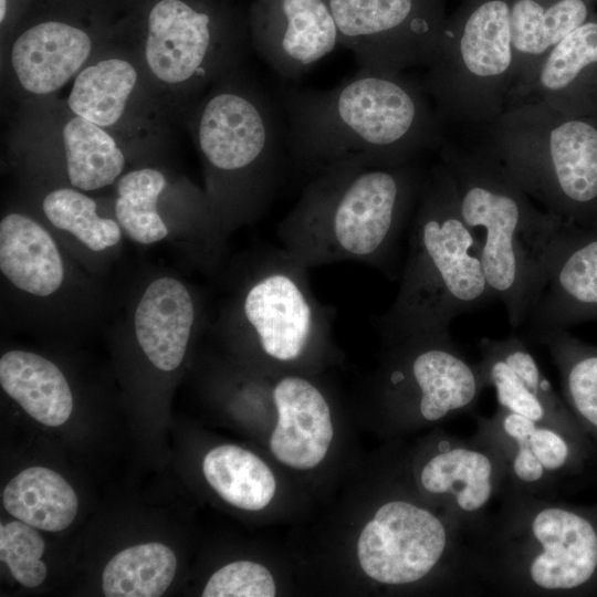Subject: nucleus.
<instances>
[{
    "label": "nucleus",
    "instance_id": "f257e3e1",
    "mask_svg": "<svg viewBox=\"0 0 597 597\" xmlns=\"http://www.w3.org/2000/svg\"><path fill=\"white\" fill-rule=\"evenodd\" d=\"M291 167L306 180L339 166L395 167L447 140L444 124L418 82L358 70L329 90L280 94Z\"/></svg>",
    "mask_w": 597,
    "mask_h": 597
},
{
    "label": "nucleus",
    "instance_id": "f03ea898",
    "mask_svg": "<svg viewBox=\"0 0 597 597\" xmlns=\"http://www.w3.org/2000/svg\"><path fill=\"white\" fill-rule=\"evenodd\" d=\"M199 153L217 241L259 218L290 165L285 121L244 64L203 94L185 125Z\"/></svg>",
    "mask_w": 597,
    "mask_h": 597
},
{
    "label": "nucleus",
    "instance_id": "7ed1b4c3",
    "mask_svg": "<svg viewBox=\"0 0 597 597\" xmlns=\"http://www.w3.org/2000/svg\"><path fill=\"white\" fill-rule=\"evenodd\" d=\"M426 171L339 166L306 180L277 227L282 248L307 269L345 260L381 266L408 228Z\"/></svg>",
    "mask_w": 597,
    "mask_h": 597
},
{
    "label": "nucleus",
    "instance_id": "20e7f679",
    "mask_svg": "<svg viewBox=\"0 0 597 597\" xmlns=\"http://www.w3.org/2000/svg\"><path fill=\"white\" fill-rule=\"evenodd\" d=\"M439 160L453 181L459 212L479 247L495 298L503 303L510 325L520 328L564 221L538 209L483 140L447 139Z\"/></svg>",
    "mask_w": 597,
    "mask_h": 597
},
{
    "label": "nucleus",
    "instance_id": "39448f33",
    "mask_svg": "<svg viewBox=\"0 0 597 597\" xmlns=\"http://www.w3.org/2000/svg\"><path fill=\"white\" fill-rule=\"evenodd\" d=\"M492 300L479 247L459 212L453 181L438 160L425 174L408 226L399 289L377 327L390 344L449 333L455 317Z\"/></svg>",
    "mask_w": 597,
    "mask_h": 597
},
{
    "label": "nucleus",
    "instance_id": "423d86ee",
    "mask_svg": "<svg viewBox=\"0 0 597 597\" xmlns=\"http://www.w3.org/2000/svg\"><path fill=\"white\" fill-rule=\"evenodd\" d=\"M121 34L138 54L172 124L186 122L251 48L248 13L229 0H130Z\"/></svg>",
    "mask_w": 597,
    "mask_h": 597
},
{
    "label": "nucleus",
    "instance_id": "0eeeda50",
    "mask_svg": "<svg viewBox=\"0 0 597 597\" xmlns=\"http://www.w3.org/2000/svg\"><path fill=\"white\" fill-rule=\"evenodd\" d=\"M483 128V142L531 199L564 223H597V116L527 97Z\"/></svg>",
    "mask_w": 597,
    "mask_h": 597
},
{
    "label": "nucleus",
    "instance_id": "6e6552de",
    "mask_svg": "<svg viewBox=\"0 0 597 597\" xmlns=\"http://www.w3.org/2000/svg\"><path fill=\"white\" fill-rule=\"evenodd\" d=\"M422 85L441 122L484 127L513 87L510 0H462L447 17Z\"/></svg>",
    "mask_w": 597,
    "mask_h": 597
},
{
    "label": "nucleus",
    "instance_id": "1a4fd4ad",
    "mask_svg": "<svg viewBox=\"0 0 597 597\" xmlns=\"http://www.w3.org/2000/svg\"><path fill=\"white\" fill-rule=\"evenodd\" d=\"M112 0H33L0 43L1 87L18 103L57 94L121 33Z\"/></svg>",
    "mask_w": 597,
    "mask_h": 597
},
{
    "label": "nucleus",
    "instance_id": "9d476101",
    "mask_svg": "<svg viewBox=\"0 0 597 597\" xmlns=\"http://www.w3.org/2000/svg\"><path fill=\"white\" fill-rule=\"evenodd\" d=\"M308 269L285 249L258 254L240 277L218 327L250 342L275 363L291 364L325 343L332 312L313 295Z\"/></svg>",
    "mask_w": 597,
    "mask_h": 597
},
{
    "label": "nucleus",
    "instance_id": "9b49d317",
    "mask_svg": "<svg viewBox=\"0 0 597 597\" xmlns=\"http://www.w3.org/2000/svg\"><path fill=\"white\" fill-rule=\"evenodd\" d=\"M13 164L86 192L114 186L139 163L115 136L75 114L57 94L19 103L8 136Z\"/></svg>",
    "mask_w": 597,
    "mask_h": 597
},
{
    "label": "nucleus",
    "instance_id": "f8f14e48",
    "mask_svg": "<svg viewBox=\"0 0 597 597\" xmlns=\"http://www.w3.org/2000/svg\"><path fill=\"white\" fill-rule=\"evenodd\" d=\"M65 102L119 139L139 164L155 159L172 125L138 54L119 35L77 73Z\"/></svg>",
    "mask_w": 597,
    "mask_h": 597
},
{
    "label": "nucleus",
    "instance_id": "ddd939ff",
    "mask_svg": "<svg viewBox=\"0 0 597 597\" xmlns=\"http://www.w3.org/2000/svg\"><path fill=\"white\" fill-rule=\"evenodd\" d=\"M339 42L360 70L397 74L426 67L446 20L444 0H327Z\"/></svg>",
    "mask_w": 597,
    "mask_h": 597
},
{
    "label": "nucleus",
    "instance_id": "4468645a",
    "mask_svg": "<svg viewBox=\"0 0 597 597\" xmlns=\"http://www.w3.org/2000/svg\"><path fill=\"white\" fill-rule=\"evenodd\" d=\"M394 345L386 390L392 398L409 401L425 421L436 422L467 409L485 386L479 365L463 357L450 333L416 335Z\"/></svg>",
    "mask_w": 597,
    "mask_h": 597
},
{
    "label": "nucleus",
    "instance_id": "2eb2a0df",
    "mask_svg": "<svg viewBox=\"0 0 597 597\" xmlns=\"http://www.w3.org/2000/svg\"><path fill=\"white\" fill-rule=\"evenodd\" d=\"M447 525L430 510L406 500L381 504L357 541V558L370 579L386 585L417 583L448 551Z\"/></svg>",
    "mask_w": 597,
    "mask_h": 597
},
{
    "label": "nucleus",
    "instance_id": "dca6fc26",
    "mask_svg": "<svg viewBox=\"0 0 597 597\" xmlns=\"http://www.w3.org/2000/svg\"><path fill=\"white\" fill-rule=\"evenodd\" d=\"M587 321H597V223H564L521 334L541 344L551 333Z\"/></svg>",
    "mask_w": 597,
    "mask_h": 597
},
{
    "label": "nucleus",
    "instance_id": "f3484780",
    "mask_svg": "<svg viewBox=\"0 0 597 597\" xmlns=\"http://www.w3.org/2000/svg\"><path fill=\"white\" fill-rule=\"evenodd\" d=\"M526 579L549 593L597 589V511L559 504L536 509L527 524Z\"/></svg>",
    "mask_w": 597,
    "mask_h": 597
},
{
    "label": "nucleus",
    "instance_id": "a211bd4d",
    "mask_svg": "<svg viewBox=\"0 0 597 597\" xmlns=\"http://www.w3.org/2000/svg\"><path fill=\"white\" fill-rule=\"evenodd\" d=\"M251 49L280 77L297 80L341 44L327 0H254Z\"/></svg>",
    "mask_w": 597,
    "mask_h": 597
},
{
    "label": "nucleus",
    "instance_id": "6ab92c4d",
    "mask_svg": "<svg viewBox=\"0 0 597 597\" xmlns=\"http://www.w3.org/2000/svg\"><path fill=\"white\" fill-rule=\"evenodd\" d=\"M0 272L13 295L31 306H57L75 287V272L52 229L27 203L1 217Z\"/></svg>",
    "mask_w": 597,
    "mask_h": 597
},
{
    "label": "nucleus",
    "instance_id": "aec40b11",
    "mask_svg": "<svg viewBox=\"0 0 597 597\" xmlns=\"http://www.w3.org/2000/svg\"><path fill=\"white\" fill-rule=\"evenodd\" d=\"M113 214L134 242L149 245L170 233L176 217L209 233L212 216L205 190L147 161L126 170L114 185Z\"/></svg>",
    "mask_w": 597,
    "mask_h": 597
},
{
    "label": "nucleus",
    "instance_id": "412c9836",
    "mask_svg": "<svg viewBox=\"0 0 597 597\" xmlns=\"http://www.w3.org/2000/svg\"><path fill=\"white\" fill-rule=\"evenodd\" d=\"M479 348L480 370L485 385L494 387L501 408L554 426L587 452L591 450L588 436L557 397L519 335L482 338Z\"/></svg>",
    "mask_w": 597,
    "mask_h": 597
},
{
    "label": "nucleus",
    "instance_id": "4be33fe9",
    "mask_svg": "<svg viewBox=\"0 0 597 597\" xmlns=\"http://www.w3.org/2000/svg\"><path fill=\"white\" fill-rule=\"evenodd\" d=\"M277 415L270 437V450L282 464L296 469L316 468L326 457L334 429L324 394L307 378L286 375L272 388Z\"/></svg>",
    "mask_w": 597,
    "mask_h": 597
},
{
    "label": "nucleus",
    "instance_id": "5701e85b",
    "mask_svg": "<svg viewBox=\"0 0 597 597\" xmlns=\"http://www.w3.org/2000/svg\"><path fill=\"white\" fill-rule=\"evenodd\" d=\"M527 97L567 115L597 116V15L591 14L553 48L514 101Z\"/></svg>",
    "mask_w": 597,
    "mask_h": 597
},
{
    "label": "nucleus",
    "instance_id": "b1692460",
    "mask_svg": "<svg viewBox=\"0 0 597 597\" xmlns=\"http://www.w3.org/2000/svg\"><path fill=\"white\" fill-rule=\"evenodd\" d=\"M593 0H510L514 101L553 48L591 14Z\"/></svg>",
    "mask_w": 597,
    "mask_h": 597
},
{
    "label": "nucleus",
    "instance_id": "393cba45",
    "mask_svg": "<svg viewBox=\"0 0 597 597\" xmlns=\"http://www.w3.org/2000/svg\"><path fill=\"white\" fill-rule=\"evenodd\" d=\"M500 463L476 446L442 441L422 465L419 482L429 495L446 499L457 516L475 517L498 486Z\"/></svg>",
    "mask_w": 597,
    "mask_h": 597
},
{
    "label": "nucleus",
    "instance_id": "a878e982",
    "mask_svg": "<svg viewBox=\"0 0 597 597\" xmlns=\"http://www.w3.org/2000/svg\"><path fill=\"white\" fill-rule=\"evenodd\" d=\"M28 202L54 231L75 239L93 253L116 247L124 234L115 217L104 216L88 192L34 174H21Z\"/></svg>",
    "mask_w": 597,
    "mask_h": 597
},
{
    "label": "nucleus",
    "instance_id": "bb28decb",
    "mask_svg": "<svg viewBox=\"0 0 597 597\" xmlns=\"http://www.w3.org/2000/svg\"><path fill=\"white\" fill-rule=\"evenodd\" d=\"M509 450L512 476L523 486H540L547 478L576 472L588 452L558 428L500 407L495 417Z\"/></svg>",
    "mask_w": 597,
    "mask_h": 597
},
{
    "label": "nucleus",
    "instance_id": "cd10ccee",
    "mask_svg": "<svg viewBox=\"0 0 597 597\" xmlns=\"http://www.w3.org/2000/svg\"><path fill=\"white\" fill-rule=\"evenodd\" d=\"M0 385L43 425L61 426L72 413L73 395L65 376L54 363L36 353L6 352L0 358Z\"/></svg>",
    "mask_w": 597,
    "mask_h": 597
},
{
    "label": "nucleus",
    "instance_id": "c85d7f7f",
    "mask_svg": "<svg viewBox=\"0 0 597 597\" xmlns=\"http://www.w3.org/2000/svg\"><path fill=\"white\" fill-rule=\"evenodd\" d=\"M4 509L31 526L59 532L66 528L77 513V498L57 472L28 468L10 480L2 493Z\"/></svg>",
    "mask_w": 597,
    "mask_h": 597
},
{
    "label": "nucleus",
    "instance_id": "c756f323",
    "mask_svg": "<svg viewBox=\"0 0 597 597\" xmlns=\"http://www.w3.org/2000/svg\"><path fill=\"white\" fill-rule=\"evenodd\" d=\"M202 472L220 498L241 510H263L276 491L268 464L239 446L221 444L210 450L203 459Z\"/></svg>",
    "mask_w": 597,
    "mask_h": 597
},
{
    "label": "nucleus",
    "instance_id": "7c9ffc66",
    "mask_svg": "<svg viewBox=\"0 0 597 597\" xmlns=\"http://www.w3.org/2000/svg\"><path fill=\"white\" fill-rule=\"evenodd\" d=\"M545 344L558 367L567 407L587 436L597 439V346L567 329L551 333Z\"/></svg>",
    "mask_w": 597,
    "mask_h": 597
},
{
    "label": "nucleus",
    "instance_id": "2f4dec72",
    "mask_svg": "<svg viewBox=\"0 0 597 597\" xmlns=\"http://www.w3.org/2000/svg\"><path fill=\"white\" fill-rule=\"evenodd\" d=\"M177 559L168 546L151 542L128 547L116 554L102 575L107 597H158L171 584Z\"/></svg>",
    "mask_w": 597,
    "mask_h": 597
},
{
    "label": "nucleus",
    "instance_id": "473e14b6",
    "mask_svg": "<svg viewBox=\"0 0 597 597\" xmlns=\"http://www.w3.org/2000/svg\"><path fill=\"white\" fill-rule=\"evenodd\" d=\"M45 544L35 527L22 521L1 524L0 558L14 577L25 587H36L46 577V566L41 561Z\"/></svg>",
    "mask_w": 597,
    "mask_h": 597
},
{
    "label": "nucleus",
    "instance_id": "72a5a7b5",
    "mask_svg": "<svg viewBox=\"0 0 597 597\" xmlns=\"http://www.w3.org/2000/svg\"><path fill=\"white\" fill-rule=\"evenodd\" d=\"M276 586L271 572L250 561H237L218 569L207 582L203 597H273Z\"/></svg>",
    "mask_w": 597,
    "mask_h": 597
},
{
    "label": "nucleus",
    "instance_id": "f704fd0d",
    "mask_svg": "<svg viewBox=\"0 0 597 597\" xmlns=\"http://www.w3.org/2000/svg\"><path fill=\"white\" fill-rule=\"evenodd\" d=\"M33 0H0V43L11 32L12 28Z\"/></svg>",
    "mask_w": 597,
    "mask_h": 597
}]
</instances>
